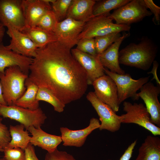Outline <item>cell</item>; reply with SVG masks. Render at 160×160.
<instances>
[{
    "instance_id": "9c48e42d",
    "label": "cell",
    "mask_w": 160,
    "mask_h": 160,
    "mask_svg": "<svg viewBox=\"0 0 160 160\" xmlns=\"http://www.w3.org/2000/svg\"><path fill=\"white\" fill-rule=\"evenodd\" d=\"M23 0H0V23L22 32L25 27Z\"/></svg>"
},
{
    "instance_id": "d6986e66",
    "label": "cell",
    "mask_w": 160,
    "mask_h": 160,
    "mask_svg": "<svg viewBox=\"0 0 160 160\" xmlns=\"http://www.w3.org/2000/svg\"><path fill=\"white\" fill-rule=\"evenodd\" d=\"M130 35L129 33L124 32L116 41L103 53L97 55L99 60L104 68L119 74L125 73L120 66L119 61V49L122 41Z\"/></svg>"
},
{
    "instance_id": "d590c367",
    "label": "cell",
    "mask_w": 160,
    "mask_h": 160,
    "mask_svg": "<svg viewBox=\"0 0 160 160\" xmlns=\"http://www.w3.org/2000/svg\"><path fill=\"white\" fill-rule=\"evenodd\" d=\"M24 151L25 160H39L36 154L34 146L30 143Z\"/></svg>"
},
{
    "instance_id": "3957f363",
    "label": "cell",
    "mask_w": 160,
    "mask_h": 160,
    "mask_svg": "<svg viewBox=\"0 0 160 160\" xmlns=\"http://www.w3.org/2000/svg\"><path fill=\"white\" fill-rule=\"evenodd\" d=\"M28 76L17 66L7 68L4 73L0 74L3 95L7 105H14L24 93L25 82Z\"/></svg>"
},
{
    "instance_id": "5bb4252c",
    "label": "cell",
    "mask_w": 160,
    "mask_h": 160,
    "mask_svg": "<svg viewBox=\"0 0 160 160\" xmlns=\"http://www.w3.org/2000/svg\"><path fill=\"white\" fill-rule=\"evenodd\" d=\"M73 55L85 70L88 85L92 84L93 82L105 75L104 68L97 56L81 52L76 48L72 49Z\"/></svg>"
},
{
    "instance_id": "83f0119b",
    "label": "cell",
    "mask_w": 160,
    "mask_h": 160,
    "mask_svg": "<svg viewBox=\"0 0 160 160\" xmlns=\"http://www.w3.org/2000/svg\"><path fill=\"white\" fill-rule=\"evenodd\" d=\"M121 36L120 32H115L95 37V44L97 55L104 52Z\"/></svg>"
},
{
    "instance_id": "b9f144b4",
    "label": "cell",
    "mask_w": 160,
    "mask_h": 160,
    "mask_svg": "<svg viewBox=\"0 0 160 160\" xmlns=\"http://www.w3.org/2000/svg\"><path fill=\"white\" fill-rule=\"evenodd\" d=\"M0 160H4L3 159H0Z\"/></svg>"
},
{
    "instance_id": "8992f818",
    "label": "cell",
    "mask_w": 160,
    "mask_h": 160,
    "mask_svg": "<svg viewBox=\"0 0 160 160\" xmlns=\"http://www.w3.org/2000/svg\"><path fill=\"white\" fill-rule=\"evenodd\" d=\"M105 73L115 82L117 88L119 102L120 105L127 98L131 97L133 100H138L137 91L149 81L150 76L143 77L135 80L128 73L120 74L104 68Z\"/></svg>"
},
{
    "instance_id": "e575fe53",
    "label": "cell",
    "mask_w": 160,
    "mask_h": 160,
    "mask_svg": "<svg viewBox=\"0 0 160 160\" xmlns=\"http://www.w3.org/2000/svg\"><path fill=\"white\" fill-rule=\"evenodd\" d=\"M145 4L150 10L153 17L152 21L156 25H159L160 23V7L156 5L152 0H143Z\"/></svg>"
},
{
    "instance_id": "52a82bcc",
    "label": "cell",
    "mask_w": 160,
    "mask_h": 160,
    "mask_svg": "<svg viewBox=\"0 0 160 160\" xmlns=\"http://www.w3.org/2000/svg\"><path fill=\"white\" fill-rule=\"evenodd\" d=\"M123 106L126 113L120 116L121 123L135 124L148 130L154 136L160 135V128L151 122L150 114L144 104L124 101Z\"/></svg>"
},
{
    "instance_id": "2e32d148",
    "label": "cell",
    "mask_w": 160,
    "mask_h": 160,
    "mask_svg": "<svg viewBox=\"0 0 160 160\" xmlns=\"http://www.w3.org/2000/svg\"><path fill=\"white\" fill-rule=\"evenodd\" d=\"M7 33L11 38L9 49L23 56L33 57L38 48L25 34L11 27L7 28Z\"/></svg>"
},
{
    "instance_id": "ba28073f",
    "label": "cell",
    "mask_w": 160,
    "mask_h": 160,
    "mask_svg": "<svg viewBox=\"0 0 160 160\" xmlns=\"http://www.w3.org/2000/svg\"><path fill=\"white\" fill-rule=\"evenodd\" d=\"M152 15L143 0H132L110 13L108 16L117 24L130 25Z\"/></svg>"
},
{
    "instance_id": "5b68a950",
    "label": "cell",
    "mask_w": 160,
    "mask_h": 160,
    "mask_svg": "<svg viewBox=\"0 0 160 160\" xmlns=\"http://www.w3.org/2000/svg\"><path fill=\"white\" fill-rule=\"evenodd\" d=\"M110 13L94 17L86 22L78 36L79 40L84 38H95L115 32L129 31L130 25L113 23L108 16Z\"/></svg>"
},
{
    "instance_id": "ac0fdd59",
    "label": "cell",
    "mask_w": 160,
    "mask_h": 160,
    "mask_svg": "<svg viewBox=\"0 0 160 160\" xmlns=\"http://www.w3.org/2000/svg\"><path fill=\"white\" fill-rule=\"evenodd\" d=\"M33 58L26 57L9 49L0 44V74H4L5 69L13 66H18L28 75Z\"/></svg>"
},
{
    "instance_id": "9a60e30c",
    "label": "cell",
    "mask_w": 160,
    "mask_h": 160,
    "mask_svg": "<svg viewBox=\"0 0 160 160\" xmlns=\"http://www.w3.org/2000/svg\"><path fill=\"white\" fill-rule=\"evenodd\" d=\"M100 126L99 120L96 118H92L90 120L88 126L82 129L72 130L67 127H60V136L63 145L81 147L84 144L88 136L93 131L99 129Z\"/></svg>"
},
{
    "instance_id": "1f68e13d",
    "label": "cell",
    "mask_w": 160,
    "mask_h": 160,
    "mask_svg": "<svg viewBox=\"0 0 160 160\" xmlns=\"http://www.w3.org/2000/svg\"><path fill=\"white\" fill-rule=\"evenodd\" d=\"M4 160H25L24 150L20 148H14L4 149Z\"/></svg>"
},
{
    "instance_id": "ffe728a7",
    "label": "cell",
    "mask_w": 160,
    "mask_h": 160,
    "mask_svg": "<svg viewBox=\"0 0 160 160\" xmlns=\"http://www.w3.org/2000/svg\"><path fill=\"white\" fill-rule=\"evenodd\" d=\"M31 135L30 143L33 146H37L45 150L48 153H52L57 149V147L62 142L61 136L50 134L44 131L39 127L33 126L27 129Z\"/></svg>"
},
{
    "instance_id": "6da1fadb",
    "label": "cell",
    "mask_w": 160,
    "mask_h": 160,
    "mask_svg": "<svg viewBox=\"0 0 160 160\" xmlns=\"http://www.w3.org/2000/svg\"><path fill=\"white\" fill-rule=\"evenodd\" d=\"M29 79L52 92L64 105L80 99L87 88L86 72L71 49L58 41L38 48Z\"/></svg>"
},
{
    "instance_id": "4dcf8cb0",
    "label": "cell",
    "mask_w": 160,
    "mask_h": 160,
    "mask_svg": "<svg viewBox=\"0 0 160 160\" xmlns=\"http://www.w3.org/2000/svg\"><path fill=\"white\" fill-rule=\"evenodd\" d=\"M84 53L97 56L94 38H84L79 40L76 48Z\"/></svg>"
},
{
    "instance_id": "ab89813d",
    "label": "cell",
    "mask_w": 160,
    "mask_h": 160,
    "mask_svg": "<svg viewBox=\"0 0 160 160\" xmlns=\"http://www.w3.org/2000/svg\"><path fill=\"white\" fill-rule=\"evenodd\" d=\"M4 27L0 23V44L1 43L4 35L5 32Z\"/></svg>"
},
{
    "instance_id": "8fae6325",
    "label": "cell",
    "mask_w": 160,
    "mask_h": 160,
    "mask_svg": "<svg viewBox=\"0 0 160 160\" xmlns=\"http://www.w3.org/2000/svg\"><path fill=\"white\" fill-rule=\"evenodd\" d=\"M85 23L66 17L57 23L54 33L58 41L71 49L78 43V36L82 31Z\"/></svg>"
},
{
    "instance_id": "74e56055",
    "label": "cell",
    "mask_w": 160,
    "mask_h": 160,
    "mask_svg": "<svg viewBox=\"0 0 160 160\" xmlns=\"http://www.w3.org/2000/svg\"><path fill=\"white\" fill-rule=\"evenodd\" d=\"M153 67L152 71L149 72L148 73H152L153 75V79H156L157 83L159 84H160V81L159 80V79L157 76L156 71L157 69L159 66V64L156 60H154L153 62Z\"/></svg>"
},
{
    "instance_id": "f35d334b",
    "label": "cell",
    "mask_w": 160,
    "mask_h": 160,
    "mask_svg": "<svg viewBox=\"0 0 160 160\" xmlns=\"http://www.w3.org/2000/svg\"><path fill=\"white\" fill-rule=\"evenodd\" d=\"M0 104L7 105L4 98L2 86L0 81Z\"/></svg>"
},
{
    "instance_id": "d4e9b609",
    "label": "cell",
    "mask_w": 160,
    "mask_h": 160,
    "mask_svg": "<svg viewBox=\"0 0 160 160\" xmlns=\"http://www.w3.org/2000/svg\"><path fill=\"white\" fill-rule=\"evenodd\" d=\"M24 128V126L21 124L10 126L9 130L11 140L5 148H19L25 150L30 142L31 137L28 131L25 130Z\"/></svg>"
},
{
    "instance_id": "836d02e7",
    "label": "cell",
    "mask_w": 160,
    "mask_h": 160,
    "mask_svg": "<svg viewBox=\"0 0 160 160\" xmlns=\"http://www.w3.org/2000/svg\"><path fill=\"white\" fill-rule=\"evenodd\" d=\"M11 140L9 130L6 125L2 123V119L0 117V146L4 149Z\"/></svg>"
},
{
    "instance_id": "f546056e",
    "label": "cell",
    "mask_w": 160,
    "mask_h": 160,
    "mask_svg": "<svg viewBox=\"0 0 160 160\" xmlns=\"http://www.w3.org/2000/svg\"><path fill=\"white\" fill-rule=\"evenodd\" d=\"M72 0H55L52 3V9L56 15L58 21H61L66 17Z\"/></svg>"
},
{
    "instance_id": "cb8c5ba5",
    "label": "cell",
    "mask_w": 160,
    "mask_h": 160,
    "mask_svg": "<svg viewBox=\"0 0 160 160\" xmlns=\"http://www.w3.org/2000/svg\"><path fill=\"white\" fill-rule=\"evenodd\" d=\"M22 32L27 35L38 48L42 47L53 41H58L57 38L54 33L47 31L37 26L25 27Z\"/></svg>"
},
{
    "instance_id": "60d3db41",
    "label": "cell",
    "mask_w": 160,
    "mask_h": 160,
    "mask_svg": "<svg viewBox=\"0 0 160 160\" xmlns=\"http://www.w3.org/2000/svg\"><path fill=\"white\" fill-rule=\"evenodd\" d=\"M3 148L2 147L0 146V152H3Z\"/></svg>"
},
{
    "instance_id": "4fadbf2b",
    "label": "cell",
    "mask_w": 160,
    "mask_h": 160,
    "mask_svg": "<svg viewBox=\"0 0 160 160\" xmlns=\"http://www.w3.org/2000/svg\"><path fill=\"white\" fill-rule=\"evenodd\" d=\"M137 96L144 101L150 115L151 122L160 127V103L158 96L160 93V87L155 86L150 81L144 84L140 89Z\"/></svg>"
},
{
    "instance_id": "7bdbcfd3",
    "label": "cell",
    "mask_w": 160,
    "mask_h": 160,
    "mask_svg": "<svg viewBox=\"0 0 160 160\" xmlns=\"http://www.w3.org/2000/svg\"></svg>"
},
{
    "instance_id": "d6a6232c",
    "label": "cell",
    "mask_w": 160,
    "mask_h": 160,
    "mask_svg": "<svg viewBox=\"0 0 160 160\" xmlns=\"http://www.w3.org/2000/svg\"><path fill=\"white\" fill-rule=\"evenodd\" d=\"M45 160H76L71 154L57 149L52 153H46Z\"/></svg>"
},
{
    "instance_id": "7402d4cb",
    "label": "cell",
    "mask_w": 160,
    "mask_h": 160,
    "mask_svg": "<svg viewBox=\"0 0 160 160\" xmlns=\"http://www.w3.org/2000/svg\"><path fill=\"white\" fill-rule=\"evenodd\" d=\"M135 160H160V139L148 136L140 147Z\"/></svg>"
},
{
    "instance_id": "4316f807",
    "label": "cell",
    "mask_w": 160,
    "mask_h": 160,
    "mask_svg": "<svg viewBox=\"0 0 160 160\" xmlns=\"http://www.w3.org/2000/svg\"><path fill=\"white\" fill-rule=\"evenodd\" d=\"M37 100L46 102L53 107L54 110L61 113L64 110L65 105L63 104L52 92L47 89L39 87L36 96Z\"/></svg>"
},
{
    "instance_id": "7c38bea8",
    "label": "cell",
    "mask_w": 160,
    "mask_h": 160,
    "mask_svg": "<svg viewBox=\"0 0 160 160\" xmlns=\"http://www.w3.org/2000/svg\"><path fill=\"white\" fill-rule=\"evenodd\" d=\"M92 85L97 97L109 105L115 112L118 111L120 105L117 87L114 81L105 74L94 81Z\"/></svg>"
},
{
    "instance_id": "484cf974",
    "label": "cell",
    "mask_w": 160,
    "mask_h": 160,
    "mask_svg": "<svg viewBox=\"0 0 160 160\" xmlns=\"http://www.w3.org/2000/svg\"><path fill=\"white\" fill-rule=\"evenodd\" d=\"M130 0H104L97 1L94 7L93 17L110 13L112 10L116 9L126 4Z\"/></svg>"
},
{
    "instance_id": "30bf717a",
    "label": "cell",
    "mask_w": 160,
    "mask_h": 160,
    "mask_svg": "<svg viewBox=\"0 0 160 160\" xmlns=\"http://www.w3.org/2000/svg\"><path fill=\"white\" fill-rule=\"evenodd\" d=\"M86 97L99 117L101 122L99 130L113 132L118 131L121 124L120 116L117 115L111 107L100 100L94 92H89Z\"/></svg>"
},
{
    "instance_id": "e0dca14e",
    "label": "cell",
    "mask_w": 160,
    "mask_h": 160,
    "mask_svg": "<svg viewBox=\"0 0 160 160\" xmlns=\"http://www.w3.org/2000/svg\"><path fill=\"white\" fill-rule=\"evenodd\" d=\"M54 0H23L22 6L25 27L36 26L47 11L52 9L50 4Z\"/></svg>"
},
{
    "instance_id": "8d00e7d4",
    "label": "cell",
    "mask_w": 160,
    "mask_h": 160,
    "mask_svg": "<svg viewBox=\"0 0 160 160\" xmlns=\"http://www.w3.org/2000/svg\"><path fill=\"white\" fill-rule=\"evenodd\" d=\"M137 140H135L125 151L124 154L120 157L119 160H129L131 159L133 152V150L136 144ZM106 160H112L107 159Z\"/></svg>"
},
{
    "instance_id": "603a6c76",
    "label": "cell",
    "mask_w": 160,
    "mask_h": 160,
    "mask_svg": "<svg viewBox=\"0 0 160 160\" xmlns=\"http://www.w3.org/2000/svg\"><path fill=\"white\" fill-rule=\"evenodd\" d=\"M26 89L23 94L15 102V105L34 110L39 108V101L36 99L38 86L28 78L25 82Z\"/></svg>"
},
{
    "instance_id": "7a4b0ae2",
    "label": "cell",
    "mask_w": 160,
    "mask_h": 160,
    "mask_svg": "<svg viewBox=\"0 0 160 160\" xmlns=\"http://www.w3.org/2000/svg\"><path fill=\"white\" fill-rule=\"evenodd\" d=\"M157 47L151 40L144 39L138 44L131 43L119 52V64L146 71L154 60Z\"/></svg>"
},
{
    "instance_id": "f1b7e54d",
    "label": "cell",
    "mask_w": 160,
    "mask_h": 160,
    "mask_svg": "<svg viewBox=\"0 0 160 160\" xmlns=\"http://www.w3.org/2000/svg\"><path fill=\"white\" fill-rule=\"evenodd\" d=\"M58 22L56 16L52 9L44 15L39 21L36 26L47 31L54 33Z\"/></svg>"
},
{
    "instance_id": "277c9868",
    "label": "cell",
    "mask_w": 160,
    "mask_h": 160,
    "mask_svg": "<svg viewBox=\"0 0 160 160\" xmlns=\"http://www.w3.org/2000/svg\"><path fill=\"white\" fill-rule=\"evenodd\" d=\"M0 115L20 122L26 129L31 126L36 128L41 127L47 119L40 107L32 110L15 105L9 106L0 104Z\"/></svg>"
},
{
    "instance_id": "44dd1931",
    "label": "cell",
    "mask_w": 160,
    "mask_h": 160,
    "mask_svg": "<svg viewBox=\"0 0 160 160\" xmlns=\"http://www.w3.org/2000/svg\"><path fill=\"white\" fill-rule=\"evenodd\" d=\"M96 1L72 0L66 17L87 22L93 17V11Z\"/></svg>"
}]
</instances>
